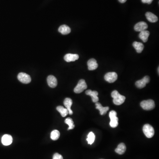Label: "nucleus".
I'll return each mask as SVG.
<instances>
[{"label": "nucleus", "mask_w": 159, "mask_h": 159, "mask_svg": "<svg viewBox=\"0 0 159 159\" xmlns=\"http://www.w3.org/2000/svg\"><path fill=\"white\" fill-rule=\"evenodd\" d=\"M118 78V75L115 72H110L106 73L104 79L108 82L112 83L116 81Z\"/></svg>", "instance_id": "obj_8"}, {"label": "nucleus", "mask_w": 159, "mask_h": 159, "mask_svg": "<svg viewBox=\"0 0 159 159\" xmlns=\"http://www.w3.org/2000/svg\"><path fill=\"white\" fill-rule=\"evenodd\" d=\"M146 18L148 21L151 23H155L158 21V17L155 14L151 12H146L145 14Z\"/></svg>", "instance_id": "obj_19"}, {"label": "nucleus", "mask_w": 159, "mask_h": 159, "mask_svg": "<svg viewBox=\"0 0 159 159\" xmlns=\"http://www.w3.org/2000/svg\"><path fill=\"white\" fill-rule=\"evenodd\" d=\"M143 131L147 138H152L154 135V130L152 125L149 124L145 125L143 127Z\"/></svg>", "instance_id": "obj_3"}, {"label": "nucleus", "mask_w": 159, "mask_h": 159, "mask_svg": "<svg viewBox=\"0 0 159 159\" xmlns=\"http://www.w3.org/2000/svg\"><path fill=\"white\" fill-rule=\"evenodd\" d=\"M88 66L89 70H94L97 69L98 66L97 61L94 58H92L88 62Z\"/></svg>", "instance_id": "obj_15"}, {"label": "nucleus", "mask_w": 159, "mask_h": 159, "mask_svg": "<svg viewBox=\"0 0 159 159\" xmlns=\"http://www.w3.org/2000/svg\"><path fill=\"white\" fill-rule=\"evenodd\" d=\"M65 123L69 126L68 129V130H72L74 129L75 125H74V123L73 121V119L71 118H67L65 120Z\"/></svg>", "instance_id": "obj_24"}, {"label": "nucleus", "mask_w": 159, "mask_h": 159, "mask_svg": "<svg viewBox=\"0 0 159 159\" xmlns=\"http://www.w3.org/2000/svg\"><path fill=\"white\" fill-rule=\"evenodd\" d=\"M111 97L113 98L114 103L116 105H120L125 102V97L123 95H121L116 90L113 91L111 93Z\"/></svg>", "instance_id": "obj_1"}, {"label": "nucleus", "mask_w": 159, "mask_h": 159, "mask_svg": "<svg viewBox=\"0 0 159 159\" xmlns=\"http://www.w3.org/2000/svg\"><path fill=\"white\" fill-rule=\"evenodd\" d=\"M150 82V78L149 76H145L142 79L137 81L135 83L136 87L139 88H142L145 87L146 84L149 83Z\"/></svg>", "instance_id": "obj_7"}, {"label": "nucleus", "mask_w": 159, "mask_h": 159, "mask_svg": "<svg viewBox=\"0 0 159 159\" xmlns=\"http://www.w3.org/2000/svg\"><path fill=\"white\" fill-rule=\"evenodd\" d=\"M154 0H141L142 3H147L148 4H150L152 3Z\"/></svg>", "instance_id": "obj_27"}, {"label": "nucleus", "mask_w": 159, "mask_h": 159, "mask_svg": "<svg viewBox=\"0 0 159 159\" xmlns=\"http://www.w3.org/2000/svg\"><path fill=\"white\" fill-rule=\"evenodd\" d=\"M12 138L9 134H5L2 137L1 142L3 145L8 146L11 144L12 142Z\"/></svg>", "instance_id": "obj_12"}, {"label": "nucleus", "mask_w": 159, "mask_h": 159, "mask_svg": "<svg viewBox=\"0 0 159 159\" xmlns=\"http://www.w3.org/2000/svg\"><path fill=\"white\" fill-rule=\"evenodd\" d=\"M148 25L145 22L141 21L137 23L135 25L134 28L135 31L136 32H141L142 31L146 30L148 28Z\"/></svg>", "instance_id": "obj_9"}, {"label": "nucleus", "mask_w": 159, "mask_h": 159, "mask_svg": "<svg viewBox=\"0 0 159 159\" xmlns=\"http://www.w3.org/2000/svg\"><path fill=\"white\" fill-rule=\"evenodd\" d=\"M87 85L84 80L82 79L79 81L77 84L74 89V93H80L83 92L84 90L87 89Z\"/></svg>", "instance_id": "obj_5"}, {"label": "nucleus", "mask_w": 159, "mask_h": 159, "mask_svg": "<svg viewBox=\"0 0 159 159\" xmlns=\"http://www.w3.org/2000/svg\"><path fill=\"white\" fill-rule=\"evenodd\" d=\"M53 159H63L62 156L58 153H56L53 155Z\"/></svg>", "instance_id": "obj_26"}, {"label": "nucleus", "mask_w": 159, "mask_h": 159, "mask_svg": "<svg viewBox=\"0 0 159 159\" xmlns=\"http://www.w3.org/2000/svg\"><path fill=\"white\" fill-rule=\"evenodd\" d=\"M48 84L52 88H54L58 84V81L56 78L53 75H50L47 78Z\"/></svg>", "instance_id": "obj_10"}, {"label": "nucleus", "mask_w": 159, "mask_h": 159, "mask_svg": "<svg viewBox=\"0 0 159 159\" xmlns=\"http://www.w3.org/2000/svg\"><path fill=\"white\" fill-rule=\"evenodd\" d=\"M141 108L146 110H152L155 107L154 101L152 99L144 100L140 103Z\"/></svg>", "instance_id": "obj_2"}, {"label": "nucleus", "mask_w": 159, "mask_h": 159, "mask_svg": "<svg viewBox=\"0 0 159 159\" xmlns=\"http://www.w3.org/2000/svg\"><path fill=\"white\" fill-rule=\"evenodd\" d=\"M57 110L60 113L62 117H65L68 114V111L66 108H64L62 106H59L57 107Z\"/></svg>", "instance_id": "obj_22"}, {"label": "nucleus", "mask_w": 159, "mask_h": 159, "mask_svg": "<svg viewBox=\"0 0 159 159\" xmlns=\"http://www.w3.org/2000/svg\"><path fill=\"white\" fill-rule=\"evenodd\" d=\"M60 134L58 130H54L52 131L51 134V138L53 140H57L60 137Z\"/></svg>", "instance_id": "obj_23"}, {"label": "nucleus", "mask_w": 159, "mask_h": 159, "mask_svg": "<svg viewBox=\"0 0 159 159\" xmlns=\"http://www.w3.org/2000/svg\"><path fill=\"white\" fill-rule=\"evenodd\" d=\"M95 106H96V109L100 111V114L101 115H104L106 114L107 111L109 109V108L108 107H103L101 103L98 102L95 103Z\"/></svg>", "instance_id": "obj_16"}, {"label": "nucleus", "mask_w": 159, "mask_h": 159, "mask_svg": "<svg viewBox=\"0 0 159 159\" xmlns=\"http://www.w3.org/2000/svg\"><path fill=\"white\" fill-rule=\"evenodd\" d=\"M133 46L138 53H141L144 48V46L142 43L136 41L133 42Z\"/></svg>", "instance_id": "obj_21"}, {"label": "nucleus", "mask_w": 159, "mask_h": 159, "mask_svg": "<svg viewBox=\"0 0 159 159\" xmlns=\"http://www.w3.org/2000/svg\"><path fill=\"white\" fill-rule=\"evenodd\" d=\"M149 35L150 33L149 31L145 30V31L140 32V33L139 35V37L143 41V42H147L148 41V38H149Z\"/></svg>", "instance_id": "obj_18"}, {"label": "nucleus", "mask_w": 159, "mask_h": 159, "mask_svg": "<svg viewBox=\"0 0 159 159\" xmlns=\"http://www.w3.org/2000/svg\"><path fill=\"white\" fill-rule=\"evenodd\" d=\"M79 56L77 54H72L68 53L64 56V60L68 62H74L76 60L78 59Z\"/></svg>", "instance_id": "obj_14"}, {"label": "nucleus", "mask_w": 159, "mask_h": 159, "mask_svg": "<svg viewBox=\"0 0 159 159\" xmlns=\"http://www.w3.org/2000/svg\"><path fill=\"white\" fill-rule=\"evenodd\" d=\"M127 0H119V1L121 3H124L126 2Z\"/></svg>", "instance_id": "obj_28"}, {"label": "nucleus", "mask_w": 159, "mask_h": 159, "mask_svg": "<svg viewBox=\"0 0 159 159\" xmlns=\"http://www.w3.org/2000/svg\"><path fill=\"white\" fill-rule=\"evenodd\" d=\"M72 100L71 99L69 98H67L65 99L64 101V104L67 109L68 111V113L70 115H72L73 114V112L71 109V107L72 105Z\"/></svg>", "instance_id": "obj_13"}, {"label": "nucleus", "mask_w": 159, "mask_h": 159, "mask_svg": "<svg viewBox=\"0 0 159 159\" xmlns=\"http://www.w3.org/2000/svg\"><path fill=\"white\" fill-rule=\"evenodd\" d=\"M95 139V135L94 134L93 132H90L88 134V138L86 139L88 144H93V142H94Z\"/></svg>", "instance_id": "obj_25"}, {"label": "nucleus", "mask_w": 159, "mask_h": 159, "mask_svg": "<svg viewBox=\"0 0 159 159\" xmlns=\"http://www.w3.org/2000/svg\"><path fill=\"white\" fill-rule=\"evenodd\" d=\"M126 146L124 143H120L115 149V152L119 154L122 155L124 154L126 151Z\"/></svg>", "instance_id": "obj_20"}, {"label": "nucleus", "mask_w": 159, "mask_h": 159, "mask_svg": "<svg viewBox=\"0 0 159 159\" xmlns=\"http://www.w3.org/2000/svg\"><path fill=\"white\" fill-rule=\"evenodd\" d=\"M109 117L110 119V125L112 128L117 127L119 124V119L117 117V113L114 110H111L109 113Z\"/></svg>", "instance_id": "obj_4"}, {"label": "nucleus", "mask_w": 159, "mask_h": 159, "mask_svg": "<svg viewBox=\"0 0 159 159\" xmlns=\"http://www.w3.org/2000/svg\"><path fill=\"white\" fill-rule=\"evenodd\" d=\"M85 93L87 95L91 96L92 97V101L94 103H97V102H98L99 98L98 97V93L97 91H92L91 90H88L85 92Z\"/></svg>", "instance_id": "obj_11"}, {"label": "nucleus", "mask_w": 159, "mask_h": 159, "mask_svg": "<svg viewBox=\"0 0 159 159\" xmlns=\"http://www.w3.org/2000/svg\"><path fill=\"white\" fill-rule=\"evenodd\" d=\"M18 80L22 83L29 84L31 82V77L28 74L24 73H19L17 76Z\"/></svg>", "instance_id": "obj_6"}, {"label": "nucleus", "mask_w": 159, "mask_h": 159, "mask_svg": "<svg viewBox=\"0 0 159 159\" xmlns=\"http://www.w3.org/2000/svg\"><path fill=\"white\" fill-rule=\"evenodd\" d=\"M58 32L62 35H66L70 33L71 29L66 25H62L58 28Z\"/></svg>", "instance_id": "obj_17"}]
</instances>
